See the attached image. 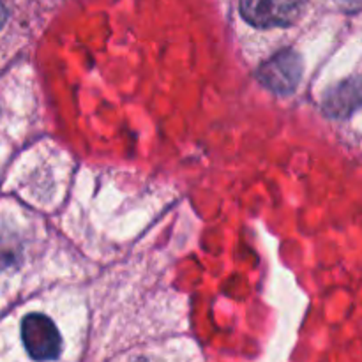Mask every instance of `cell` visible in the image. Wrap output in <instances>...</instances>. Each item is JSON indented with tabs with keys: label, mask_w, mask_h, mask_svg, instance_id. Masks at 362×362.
I'll list each match as a JSON object with an SVG mask.
<instances>
[{
	"label": "cell",
	"mask_w": 362,
	"mask_h": 362,
	"mask_svg": "<svg viewBox=\"0 0 362 362\" xmlns=\"http://www.w3.org/2000/svg\"><path fill=\"white\" fill-rule=\"evenodd\" d=\"M308 0H240V14L258 28L288 27L299 20Z\"/></svg>",
	"instance_id": "6da1fadb"
},
{
	"label": "cell",
	"mask_w": 362,
	"mask_h": 362,
	"mask_svg": "<svg viewBox=\"0 0 362 362\" xmlns=\"http://www.w3.org/2000/svg\"><path fill=\"white\" fill-rule=\"evenodd\" d=\"M21 341L35 361H53L60 356L62 339L46 315L30 313L21 322Z\"/></svg>",
	"instance_id": "7a4b0ae2"
},
{
	"label": "cell",
	"mask_w": 362,
	"mask_h": 362,
	"mask_svg": "<svg viewBox=\"0 0 362 362\" xmlns=\"http://www.w3.org/2000/svg\"><path fill=\"white\" fill-rule=\"evenodd\" d=\"M303 76V59L299 53L285 49L269 59L258 71L262 85L276 94H292Z\"/></svg>",
	"instance_id": "3957f363"
},
{
	"label": "cell",
	"mask_w": 362,
	"mask_h": 362,
	"mask_svg": "<svg viewBox=\"0 0 362 362\" xmlns=\"http://www.w3.org/2000/svg\"><path fill=\"white\" fill-rule=\"evenodd\" d=\"M362 108V76L349 78L327 92L324 110L329 117L346 119Z\"/></svg>",
	"instance_id": "277c9868"
},
{
	"label": "cell",
	"mask_w": 362,
	"mask_h": 362,
	"mask_svg": "<svg viewBox=\"0 0 362 362\" xmlns=\"http://www.w3.org/2000/svg\"><path fill=\"white\" fill-rule=\"evenodd\" d=\"M334 2L343 7H349V9H357V7H361L362 0H334Z\"/></svg>",
	"instance_id": "5b68a950"
},
{
	"label": "cell",
	"mask_w": 362,
	"mask_h": 362,
	"mask_svg": "<svg viewBox=\"0 0 362 362\" xmlns=\"http://www.w3.org/2000/svg\"><path fill=\"white\" fill-rule=\"evenodd\" d=\"M6 21H7V9L6 6H4L2 0H0V30H2V27L6 25Z\"/></svg>",
	"instance_id": "8992f818"
}]
</instances>
